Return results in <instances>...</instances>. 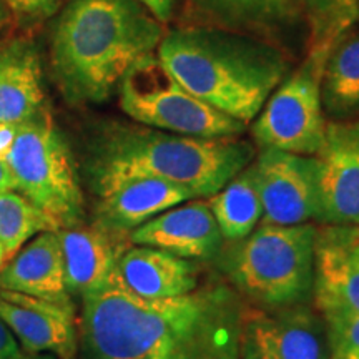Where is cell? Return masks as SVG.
I'll list each match as a JSON object with an SVG mask.
<instances>
[{
    "label": "cell",
    "mask_w": 359,
    "mask_h": 359,
    "mask_svg": "<svg viewBox=\"0 0 359 359\" xmlns=\"http://www.w3.org/2000/svg\"><path fill=\"white\" fill-rule=\"evenodd\" d=\"M245 308L226 285L182 296L145 299L116 269L105 285L82 296L79 359H240Z\"/></svg>",
    "instance_id": "1"
},
{
    "label": "cell",
    "mask_w": 359,
    "mask_h": 359,
    "mask_svg": "<svg viewBox=\"0 0 359 359\" xmlns=\"http://www.w3.org/2000/svg\"><path fill=\"white\" fill-rule=\"evenodd\" d=\"M161 39L160 22L138 0H70L52 34L53 77L67 102L102 103Z\"/></svg>",
    "instance_id": "2"
},
{
    "label": "cell",
    "mask_w": 359,
    "mask_h": 359,
    "mask_svg": "<svg viewBox=\"0 0 359 359\" xmlns=\"http://www.w3.org/2000/svg\"><path fill=\"white\" fill-rule=\"evenodd\" d=\"M253 145L238 137L201 138L138 125L110 123L90 142L85 173L95 195L130 178L155 177L208 198L248 167Z\"/></svg>",
    "instance_id": "3"
},
{
    "label": "cell",
    "mask_w": 359,
    "mask_h": 359,
    "mask_svg": "<svg viewBox=\"0 0 359 359\" xmlns=\"http://www.w3.org/2000/svg\"><path fill=\"white\" fill-rule=\"evenodd\" d=\"M156 57L193 95L243 123L257 118L290 74L276 47L233 30H173L161 39Z\"/></svg>",
    "instance_id": "4"
},
{
    "label": "cell",
    "mask_w": 359,
    "mask_h": 359,
    "mask_svg": "<svg viewBox=\"0 0 359 359\" xmlns=\"http://www.w3.org/2000/svg\"><path fill=\"white\" fill-rule=\"evenodd\" d=\"M311 223H262L223 255L222 266L240 296L264 308L293 306L313 299L314 241Z\"/></svg>",
    "instance_id": "5"
},
{
    "label": "cell",
    "mask_w": 359,
    "mask_h": 359,
    "mask_svg": "<svg viewBox=\"0 0 359 359\" xmlns=\"http://www.w3.org/2000/svg\"><path fill=\"white\" fill-rule=\"evenodd\" d=\"M4 161L15 190L39 206L58 230L82 223L83 193L74 155L47 109L17 123Z\"/></svg>",
    "instance_id": "6"
},
{
    "label": "cell",
    "mask_w": 359,
    "mask_h": 359,
    "mask_svg": "<svg viewBox=\"0 0 359 359\" xmlns=\"http://www.w3.org/2000/svg\"><path fill=\"white\" fill-rule=\"evenodd\" d=\"M120 107L145 127L201 138L240 137L246 123L193 95L155 53L138 60L118 83Z\"/></svg>",
    "instance_id": "7"
},
{
    "label": "cell",
    "mask_w": 359,
    "mask_h": 359,
    "mask_svg": "<svg viewBox=\"0 0 359 359\" xmlns=\"http://www.w3.org/2000/svg\"><path fill=\"white\" fill-rule=\"evenodd\" d=\"M336 39L316 40L311 52L269 95L253 125L262 148L316 155L325 138L321 79L326 58Z\"/></svg>",
    "instance_id": "8"
},
{
    "label": "cell",
    "mask_w": 359,
    "mask_h": 359,
    "mask_svg": "<svg viewBox=\"0 0 359 359\" xmlns=\"http://www.w3.org/2000/svg\"><path fill=\"white\" fill-rule=\"evenodd\" d=\"M240 359H331L326 320L308 303L245 311Z\"/></svg>",
    "instance_id": "9"
},
{
    "label": "cell",
    "mask_w": 359,
    "mask_h": 359,
    "mask_svg": "<svg viewBox=\"0 0 359 359\" xmlns=\"http://www.w3.org/2000/svg\"><path fill=\"white\" fill-rule=\"evenodd\" d=\"M263 203L262 223L302 224L318 219V163L314 155L262 148L251 161Z\"/></svg>",
    "instance_id": "10"
},
{
    "label": "cell",
    "mask_w": 359,
    "mask_h": 359,
    "mask_svg": "<svg viewBox=\"0 0 359 359\" xmlns=\"http://www.w3.org/2000/svg\"><path fill=\"white\" fill-rule=\"evenodd\" d=\"M314 158L320 195L318 222L359 226V120L326 123Z\"/></svg>",
    "instance_id": "11"
},
{
    "label": "cell",
    "mask_w": 359,
    "mask_h": 359,
    "mask_svg": "<svg viewBox=\"0 0 359 359\" xmlns=\"http://www.w3.org/2000/svg\"><path fill=\"white\" fill-rule=\"evenodd\" d=\"M313 302L325 320L359 314V226L323 224L318 230Z\"/></svg>",
    "instance_id": "12"
},
{
    "label": "cell",
    "mask_w": 359,
    "mask_h": 359,
    "mask_svg": "<svg viewBox=\"0 0 359 359\" xmlns=\"http://www.w3.org/2000/svg\"><path fill=\"white\" fill-rule=\"evenodd\" d=\"M0 318L29 354L75 359L79 323L72 299L55 302L17 291L0 290Z\"/></svg>",
    "instance_id": "13"
},
{
    "label": "cell",
    "mask_w": 359,
    "mask_h": 359,
    "mask_svg": "<svg viewBox=\"0 0 359 359\" xmlns=\"http://www.w3.org/2000/svg\"><path fill=\"white\" fill-rule=\"evenodd\" d=\"M130 243L165 250L185 259L217 258L224 238L208 201L190 200L165 210L128 235Z\"/></svg>",
    "instance_id": "14"
},
{
    "label": "cell",
    "mask_w": 359,
    "mask_h": 359,
    "mask_svg": "<svg viewBox=\"0 0 359 359\" xmlns=\"http://www.w3.org/2000/svg\"><path fill=\"white\" fill-rule=\"evenodd\" d=\"M190 200H196L195 193L168 180L130 178L98 195L93 223L115 235L128 236L148 219Z\"/></svg>",
    "instance_id": "15"
},
{
    "label": "cell",
    "mask_w": 359,
    "mask_h": 359,
    "mask_svg": "<svg viewBox=\"0 0 359 359\" xmlns=\"http://www.w3.org/2000/svg\"><path fill=\"white\" fill-rule=\"evenodd\" d=\"M64 253L65 285L70 296H85L109 281L128 248V236L115 235L98 224L79 223L58 230Z\"/></svg>",
    "instance_id": "16"
},
{
    "label": "cell",
    "mask_w": 359,
    "mask_h": 359,
    "mask_svg": "<svg viewBox=\"0 0 359 359\" xmlns=\"http://www.w3.org/2000/svg\"><path fill=\"white\" fill-rule=\"evenodd\" d=\"M116 273L133 294L145 299H165L198 288L200 268L193 259L135 245L123 251Z\"/></svg>",
    "instance_id": "17"
},
{
    "label": "cell",
    "mask_w": 359,
    "mask_h": 359,
    "mask_svg": "<svg viewBox=\"0 0 359 359\" xmlns=\"http://www.w3.org/2000/svg\"><path fill=\"white\" fill-rule=\"evenodd\" d=\"M0 290L55 302L72 296L65 285L64 253L58 231H43L17 251L0 271Z\"/></svg>",
    "instance_id": "18"
},
{
    "label": "cell",
    "mask_w": 359,
    "mask_h": 359,
    "mask_svg": "<svg viewBox=\"0 0 359 359\" xmlns=\"http://www.w3.org/2000/svg\"><path fill=\"white\" fill-rule=\"evenodd\" d=\"M37 52L15 42L0 48V123H22L45 110Z\"/></svg>",
    "instance_id": "19"
},
{
    "label": "cell",
    "mask_w": 359,
    "mask_h": 359,
    "mask_svg": "<svg viewBox=\"0 0 359 359\" xmlns=\"http://www.w3.org/2000/svg\"><path fill=\"white\" fill-rule=\"evenodd\" d=\"M323 110L336 120L359 115V30L336 39L321 79Z\"/></svg>",
    "instance_id": "20"
},
{
    "label": "cell",
    "mask_w": 359,
    "mask_h": 359,
    "mask_svg": "<svg viewBox=\"0 0 359 359\" xmlns=\"http://www.w3.org/2000/svg\"><path fill=\"white\" fill-rule=\"evenodd\" d=\"M208 198L224 241L243 240L262 222L263 203L251 163Z\"/></svg>",
    "instance_id": "21"
},
{
    "label": "cell",
    "mask_w": 359,
    "mask_h": 359,
    "mask_svg": "<svg viewBox=\"0 0 359 359\" xmlns=\"http://www.w3.org/2000/svg\"><path fill=\"white\" fill-rule=\"evenodd\" d=\"M43 231H58V228L39 206L17 190L0 191V245L7 258Z\"/></svg>",
    "instance_id": "22"
},
{
    "label": "cell",
    "mask_w": 359,
    "mask_h": 359,
    "mask_svg": "<svg viewBox=\"0 0 359 359\" xmlns=\"http://www.w3.org/2000/svg\"><path fill=\"white\" fill-rule=\"evenodd\" d=\"M213 19L233 27L271 29L291 20L293 0H195Z\"/></svg>",
    "instance_id": "23"
},
{
    "label": "cell",
    "mask_w": 359,
    "mask_h": 359,
    "mask_svg": "<svg viewBox=\"0 0 359 359\" xmlns=\"http://www.w3.org/2000/svg\"><path fill=\"white\" fill-rule=\"evenodd\" d=\"M331 359H359V314L327 318Z\"/></svg>",
    "instance_id": "24"
},
{
    "label": "cell",
    "mask_w": 359,
    "mask_h": 359,
    "mask_svg": "<svg viewBox=\"0 0 359 359\" xmlns=\"http://www.w3.org/2000/svg\"><path fill=\"white\" fill-rule=\"evenodd\" d=\"M60 4L62 0H6L8 13L25 27L47 20L57 12Z\"/></svg>",
    "instance_id": "25"
},
{
    "label": "cell",
    "mask_w": 359,
    "mask_h": 359,
    "mask_svg": "<svg viewBox=\"0 0 359 359\" xmlns=\"http://www.w3.org/2000/svg\"><path fill=\"white\" fill-rule=\"evenodd\" d=\"M302 2L311 12L318 40L339 37L341 34L336 29V0H302Z\"/></svg>",
    "instance_id": "26"
},
{
    "label": "cell",
    "mask_w": 359,
    "mask_h": 359,
    "mask_svg": "<svg viewBox=\"0 0 359 359\" xmlns=\"http://www.w3.org/2000/svg\"><path fill=\"white\" fill-rule=\"evenodd\" d=\"M30 354L24 351L19 339L0 318V359H27Z\"/></svg>",
    "instance_id": "27"
},
{
    "label": "cell",
    "mask_w": 359,
    "mask_h": 359,
    "mask_svg": "<svg viewBox=\"0 0 359 359\" xmlns=\"http://www.w3.org/2000/svg\"><path fill=\"white\" fill-rule=\"evenodd\" d=\"M358 0H336V29L343 34L356 13Z\"/></svg>",
    "instance_id": "28"
},
{
    "label": "cell",
    "mask_w": 359,
    "mask_h": 359,
    "mask_svg": "<svg viewBox=\"0 0 359 359\" xmlns=\"http://www.w3.org/2000/svg\"><path fill=\"white\" fill-rule=\"evenodd\" d=\"M138 2L154 13V17L158 22H167L172 17L173 0H138Z\"/></svg>",
    "instance_id": "29"
},
{
    "label": "cell",
    "mask_w": 359,
    "mask_h": 359,
    "mask_svg": "<svg viewBox=\"0 0 359 359\" xmlns=\"http://www.w3.org/2000/svg\"><path fill=\"white\" fill-rule=\"evenodd\" d=\"M6 190H15V182L6 161L0 160V191Z\"/></svg>",
    "instance_id": "30"
},
{
    "label": "cell",
    "mask_w": 359,
    "mask_h": 359,
    "mask_svg": "<svg viewBox=\"0 0 359 359\" xmlns=\"http://www.w3.org/2000/svg\"><path fill=\"white\" fill-rule=\"evenodd\" d=\"M8 19V8L6 6V0H0V25Z\"/></svg>",
    "instance_id": "31"
},
{
    "label": "cell",
    "mask_w": 359,
    "mask_h": 359,
    "mask_svg": "<svg viewBox=\"0 0 359 359\" xmlns=\"http://www.w3.org/2000/svg\"><path fill=\"white\" fill-rule=\"evenodd\" d=\"M27 359H55L53 354H30Z\"/></svg>",
    "instance_id": "32"
},
{
    "label": "cell",
    "mask_w": 359,
    "mask_h": 359,
    "mask_svg": "<svg viewBox=\"0 0 359 359\" xmlns=\"http://www.w3.org/2000/svg\"><path fill=\"white\" fill-rule=\"evenodd\" d=\"M6 259H7L6 250H4V246H2V245H0V269H2V266H4V263H6Z\"/></svg>",
    "instance_id": "33"
}]
</instances>
